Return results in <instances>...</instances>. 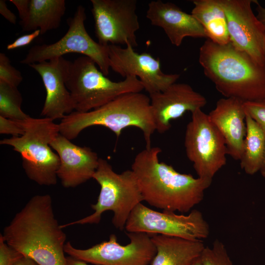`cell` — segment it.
Instances as JSON below:
<instances>
[{
    "label": "cell",
    "mask_w": 265,
    "mask_h": 265,
    "mask_svg": "<svg viewBox=\"0 0 265 265\" xmlns=\"http://www.w3.org/2000/svg\"><path fill=\"white\" fill-rule=\"evenodd\" d=\"M161 152L159 147L145 148L132 164L143 200L162 211L189 212L203 200L212 180L178 172L172 165L159 161Z\"/></svg>",
    "instance_id": "obj_2"
},
{
    "label": "cell",
    "mask_w": 265,
    "mask_h": 265,
    "mask_svg": "<svg viewBox=\"0 0 265 265\" xmlns=\"http://www.w3.org/2000/svg\"><path fill=\"white\" fill-rule=\"evenodd\" d=\"M55 218L49 194L36 195L2 234L5 242L39 265H66V235Z\"/></svg>",
    "instance_id": "obj_1"
},
{
    "label": "cell",
    "mask_w": 265,
    "mask_h": 265,
    "mask_svg": "<svg viewBox=\"0 0 265 265\" xmlns=\"http://www.w3.org/2000/svg\"><path fill=\"white\" fill-rule=\"evenodd\" d=\"M17 8L24 31L39 29L41 34L57 28L65 14L64 0H10Z\"/></svg>",
    "instance_id": "obj_20"
},
{
    "label": "cell",
    "mask_w": 265,
    "mask_h": 265,
    "mask_svg": "<svg viewBox=\"0 0 265 265\" xmlns=\"http://www.w3.org/2000/svg\"><path fill=\"white\" fill-rule=\"evenodd\" d=\"M66 265H89L82 261L74 258L70 256L66 257Z\"/></svg>",
    "instance_id": "obj_34"
},
{
    "label": "cell",
    "mask_w": 265,
    "mask_h": 265,
    "mask_svg": "<svg viewBox=\"0 0 265 265\" xmlns=\"http://www.w3.org/2000/svg\"><path fill=\"white\" fill-rule=\"evenodd\" d=\"M259 172H260L262 176L265 178V152L262 164Z\"/></svg>",
    "instance_id": "obj_35"
},
{
    "label": "cell",
    "mask_w": 265,
    "mask_h": 265,
    "mask_svg": "<svg viewBox=\"0 0 265 265\" xmlns=\"http://www.w3.org/2000/svg\"><path fill=\"white\" fill-rule=\"evenodd\" d=\"M190 265H202L200 257L194 261Z\"/></svg>",
    "instance_id": "obj_36"
},
{
    "label": "cell",
    "mask_w": 265,
    "mask_h": 265,
    "mask_svg": "<svg viewBox=\"0 0 265 265\" xmlns=\"http://www.w3.org/2000/svg\"></svg>",
    "instance_id": "obj_37"
},
{
    "label": "cell",
    "mask_w": 265,
    "mask_h": 265,
    "mask_svg": "<svg viewBox=\"0 0 265 265\" xmlns=\"http://www.w3.org/2000/svg\"><path fill=\"white\" fill-rule=\"evenodd\" d=\"M126 232L161 235L188 240H202L210 234L202 212L192 210L187 215L168 211L158 212L141 203L132 211L126 222Z\"/></svg>",
    "instance_id": "obj_10"
},
{
    "label": "cell",
    "mask_w": 265,
    "mask_h": 265,
    "mask_svg": "<svg viewBox=\"0 0 265 265\" xmlns=\"http://www.w3.org/2000/svg\"><path fill=\"white\" fill-rule=\"evenodd\" d=\"M129 243L120 244L111 234L103 241L85 249L66 243L64 252L69 256L94 265H149L156 253L151 236L144 233L126 232Z\"/></svg>",
    "instance_id": "obj_11"
},
{
    "label": "cell",
    "mask_w": 265,
    "mask_h": 265,
    "mask_svg": "<svg viewBox=\"0 0 265 265\" xmlns=\"http://www.w3.org/2000/svg\"><path fill=\"white\" fill-rule=\"evenodd\" d=\"M25 120H13L0 116V133L10 134L12 137L23 135Z\"/></svg>",
    "instance_id": "obj_28"
},
{
    "label": "cell",
    "mask_w": 265,
    "mask_h": 265,
    "mask_svg": "<svg viewBox=\"0 0 265 265\" xmlns=\"http://www.w3.org/2000/svg\"><path fill=\"white\" fill-rule=\"evenodd\" d=\"M86 19L84 7L79 5L73 17L67 20L68 30L60 39L53 44L32 47L20 62L29 65L67 53H80L91 58L103 74L107 76L110 69L108 45L96 42L90 37L85 27Z\"/></svg>",
    "instance_id": "obj_8"
},
{
    "label": "cell",
    "mask_w": 265,
    "mask_h": 265,
    "mask_svg": "<svg viewBox=\"0 0 265 265\" xmlns=\"http://www.w3.org/2000/svg\"><path fill=\"white\" fill-rule=\"evenodd\" d=\"M245 122L246 135L240 164L246 174L252 175L260 171L262 164L265 152V133L246 112Z\"/></svg>",
    "instance_id": "obj_23"
},
{
    "label": "cell",
    "mask_w": 265,
    "mask_h": 265,
    "mask_svg": "<svg viewBox=\"0 0 265 265\" xmlns=\"http://www.w3.org/2000/svg\"><path fill=\"white\" fill-rule=\"evenodd\" d=\"M156 127L160 133L169 130L171 121L202 109L207 104L205 97L187 83L175 82L163 91L149 95Z\"/></svg>",
    "instance_id": "obj_16"
},
{
    "label": "cell",
    "mask_w": 265,
    "mask_h": 265,
    "mask_svg": "<svg viewBox=\"0 0 265 265\" xmlns=\"http://www.w3.org/2000/svg\"><path fill=\"white\" fill-rule=\"evenodd\" d=\"M93 179L100 186L97 202L91 205L94 212L82 219L62 225L61 228L76 224H98L103 213L110 211L113 212L112 224L116 228L123 230L132 211L144 201L133 172L131 169L117 173L106 160L99 158Z\"/></svg>",
    "instance_id": "obj_6"
},
{
    "label": "cell",
    "mask_w": 265,
    "mask_h": 265,
    "mask_svg": "<svg viewBox=\"0 0 265 265\" xmlns=\"http://www.w3.org/2000/svg\"><path fill=\"white\" fill-rule=\"evenodd\" d=\"M71 62L63 56L29 66L41 76L46 96L41 115L53 121L62 119L75 109L66 82Z\"/></svg>",
    "instance_id": "obj_15"
},
{
    "label": "cell",
    "mask_w": 265,
    "mask_h": 265,
    "mask_svg": "<svg viewBox=\"0 0 265 265\" xmlns=\"http://www.w3.org/2000/svg\"><path fill=\"white\" fill-rule=\"evenodd\" d=\"M23 80L21 73L11 65L8 57L0 53V80L18 87Z\"/></svg>",
    "instance_id": "obj_26"
},
{
    "label": "cell",
    "mask_w": 265,
    "mask_h": 265,
    "mask_svg": "<svg viewBox=\"0 0 265 265\" xmlns=\"http://www.w3.org/2000/svg\"><path fill=\"white\" fill-rule=\"evenodd\" d=\"M200 258L202 265H234L225 246L218 239L212 247L205 246Z\"/></svg>",
    "instance_id": "obj_25"
},
{
    "label": "cell",
    "mask_w": 265,
    "mask_h": 265,
    "mask_svg": "<svg viewBox=\"0 0 265 265\" xmlns=\"http://www.w3.org/2000/svg\"><path fill=\"white\" fill-rule=\"evenodd\" d=\"M156 253L149 265H190L205 247L202 240H188L161 235H152Z\"/></svg>",
    "instance_id": "obj_21"
},
{
    "label": "cell",
    "mask_w": 265,
    "mask_h": 265,
    "mask_svg": "<svg viewBox=\"0 0 265 265\" xmlns=\"http://www.w3.org/2000/svg\"><path fill=\"white\" fill-rule=\"evenodd\" d=\"M230 42L259 65L265 67V28L252 9L256 0H220Z\"/></svg>",
    "instance_id": "obj_13"
},
{
    "label": "cell",
    "mask_w": 265,
    "mask_h": 265,
    "mask_svg": "<svg viewBox=\"0 0 265 265\" xmlns=\"http://www.w3.org/2000/svg\"><path fill=\"white\" fill-rule=\"evenodd\" d=\"M40 34H41L40 30L37 29L29 34L20 36L13 42L8 44L6 49L7 50H12L27 46L38 37Z\"/></svg>",
    "instance_id": "obj_30"
},
{
    "label": "cell",
    "mask_w": 265,
    "mask_h": 265,
    "mask_svg": "<svg viewBox=\"0 0 265 265\" xmlns=\"http://www.w3.org/2000/svg\"><path fill=\"white\" fill-rule=\"evenodd\" d=\"M50 146L59 158L57 176L63 187L74 188L93 178L99 158L91 148L75 145L60 133Z\"/></svg>",
    "instance_id": "obj_17"
},
{
    "label": "cell",
    "mask_w": 265,
    "mask_h": 265,
    "mask_svg": "<svg viewBox=\"0 0 265 265\" xmlns=\"http://www.w3.org/2000/svg\"><path fill=\"white\" fill-rule=\"evenodd\" d=\"M14 265H39L31 258L24 256L18 260Z\"/></svg>",
    "instance_id": "obj_33"
},
{
    "label": "cell",
    "mask_w": 265,
    "mask_h": 265,
    "mask_svg": "<svg viewBox=\"0 0 265 265\" xmlns=\"http://www.w3.org/2000/svg\"><path fill=\"white\" fill-rule=\"evenodd\" d=\"M198 60L205 76L225 98L244 102L265 99V67L231 42L219 45L207 39L200 48Z\"/></svg>",
    "instance_id": "obj_3"
},
{
    "label": "cell",
    "mask_w": 265,
    "mask_h": 265,
    "mask_svg": "<svg viewBox=\"0 0 265 265\" xmlns=\"http://www.w3.org/2000/svg\"><path fill=\"white\" fill-rule=\"evenodd\" d=\"M20 252L8 245L4 241L2 235H0V265H14L23 257Z\"/></svg>",
    "instance_id": "obj_29"
},
{
    "label": "cell",
    "mask_w": 265,
    "mask_h": 265,
    "mask_svg": "<svg viewBox=\"0 0 265 265\" xmlns=\"http://www.w3.org/2000/svg\"><path fill=\"white\" fill-rule=\"evenodd\" d=\"M91 3L95 35L100 44L137 46L135 33L140 25L136 0H91Z\"/></svg>",
    "instance_id": "obj_12"
},
{
    "label": "cell",
    "mask_w": 265,
    "mask_h": 265,
    "mask_svg": "<svg viewBox=\"0 0 265 265\" xmlns=\"http://www.w3.org/2000/svg\"><path fill=\"white\" fill-rule=\"evenodd\" d=\"M0 13L8 22L12 24H16L17 17L7 6L4 0H0Z\"/></svg>",
    "instance_id": "obj_31"
},
{
    "label": "cell",
    "mask_w": 265,
    "mask_h": 265,
    "mask_svg": "<svg viewBox=\"0 0 265 265\" xmlns=\"http://www.w3.org/2000/svg\"><path fill=\"white\" fill-rule=\"evenodd\" d=\"M243 103L235 98H222L208 114L225 140L228 155L236 160L241 157L246 135Z\"/></svg>",
    "instance_id": "obj_19"
},
{
    "label": "cell",
    "mask_w": 265,
    "mask_h": 265,
    "mask_svg": "<svg viewBox=\"0 0 265 265\" xmlns=\"http://www.w3.org/2000/svg\"><path fill=\"white\" fill-rule=\"evenodd\" d=\"M59 133V125L53 120L30 117L25 121L23 135L4 138L0 144L11 146L20 154L23 167L30 180L40 186H53L57 183L60 159L50 144Z\"/></svg>",
    "instance_id": "obj_5"
},
{
    "label": "cell",
    "mask_w": 265,
    "mask_h": 265,
    "mask_svg": "<svg viewBox=\"0 0 265 265\" xmlns=\"http://www.w3.org/2000/svg\"><path fill=\"white\" fill-rule=\"evenodd\" d=\"M58 125L59 133L70 140L91 126L105 127L117 137L123 129L135 127L141 130L146 148L151 147V136L156 131L150 97L141 92L123 94L88 112L73 111L62 118Z\"/></svg>",
    "instance_id": "obj_4"
},
{
    "label": "cell",
    "mask_w": 265,
    "mask_h": 265,
    "mask_svg": "<svg viewBox=\"0 0 265 265\" xmlns=\"http://www.w3.org/2000/svg\"><path fill=\"white\" fill-rule=\"evenodd\" d=\"M245 112L258 124L265 133V99L244 102Z\"/></svg>",
    "instance_id": "obj_27"
},
{
    "label": "cell",
    "mask_w": 265,
    "mask_h": 265,
    "mask_svg": "<svg viewBox=\"0 0 265 265\" xmlns=\"http://www.w3.org/2000/svg\"><path fill=\"white\" fill-rule=\"evenodd\" d=\"M108 49L110 68L123 77L138 78L149 95L164 91L180 78L179 74L164 73L159 58L136 53L130 44L125 48L109 44Z\"/></svg>",
    "instance_id": "obj_14"
},
{
    "label": "cell",
    "mask_w": 265,
    "mask_h": 265,
    "mask_svg": "<svg viewBox=\"0 0 265 265\" xmlns=\"http://www.w3.org/2000/svg\"><path fill=\"white\" fill-rule=\"evenodd\" d=\"M191 14L203 27L207 38L219 45L230 43L227 21L220 0H194Z\"/></svg>",
    "instance_id": "obj_22"
},
{
    "label": "cell",
    "mask_w": 265,
    "mask_h": 265,
    "mask_svg": "<svg viewBox=\"0 0 265 265\" xmlns=\"http://www.w3.org/2000/svg\"><path fill=\"white\" fill-rule=\"evenodd\" d=\"M255 4L257 5L256 16L259 19V20L263 24L265 28V7H263V6L260 5L258 1L256 2Z\"/></svg>",
    "instance_id": "obj_32"
},
{
    "label": "cell",
    "mask_w": 265,
    "mask_h": 265,
    "mask_svg": "<svg viewBox=\"0 0 265 265\" xmlns=\"http://www.w3.org/2000/svg\"><path fill=\"white\" fill-rule=\"evenodd\" d=\"M90 57L82 55L71 62L66 82L74 102L75 110L88 112L123 94L141 92L144 86L132 76L113 81L100 71Z\"/></svg>",
    "instance_id": "obj_7"
},
{
    "label": "cell",
    "mask_w": 265,
    "mask_h": 265,
    "mask_svg": "<svg viewBox=\"0 0 265 265\" xmlns=\"http://www.w3.org/2000/svg\"><path fill=\"white\" fill-rule=\"evenodd\" d=\"M22 102L17 87L0 80V116L13 120L28 119L30 116L22 110Z\"/></svg>",
    "instance_id": "obj_24"
},
{
    "label": "cell",
    "mask_w": 265,
    "mask_h": 265,
    "mask_svg": "<svg viewBox=\"0 0 265 265\" xmlns=\"http://www.w3.org/2000/svg\"><path fill=\"white\" fill-rule=\"evenodd\" d=\"M146 17L152 25L162 28L175 46H180L187 37L207 38L205 30L198 21L173 3L161 0L151 1Z\"/></svg>",
    "instance_id": "obj_18"
},
{
    "label": "cell",
    "mask_w": 265,
    "mask_h": 265,
    "mask_svg": "<svg viewBox=\"0 0 265 265\" xmlns=\"http://www.w3.org/2000/svg\"><path fill=\"white\" fill-rule=\"evenodd\" d=\"M184 145L186 157L192 162L199 178L212 180L226 163L228 154L225 140L202 109L191 113Z\"/></svg>",
    "instance_id": "obj_9"
}]
</instances>
